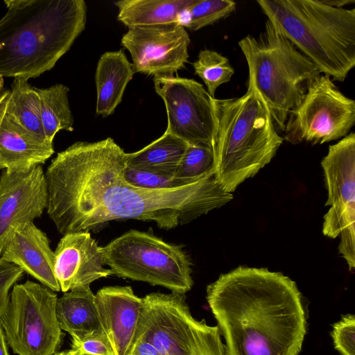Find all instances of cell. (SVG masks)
<instances>
[{
  "instance_id": "1",
  "label": "cell",
  "mask_w": 355,
  "mask_h": 355,
  "mask_svg": "<svg viewBox=\"0 0 355 355\" xmlns=\"http://www.w3.org/2000/svg\"><path fill=\"white\" fill-rule=\"evenodd\" d=\"M126 153L110 137L78 141L58 153L44 173L47 214L58 231L88 232L107 222L154 221L169 230L232 200L214 174L162 189L140 188L124 178Z\"/></svg>"
},
{
  "instance_id": "2",
  "label": "cell",
  "mask_w": 355,
  "mask_h": 355,
  "mask_svg": "<svg viewBox=\"0 0 355 355\" xmlns=\"http://www.w3.org/2000/svg\"><path fill=\"white\" fill-rule=\"evenodd\" d=\"M226 355H298L306 320L296 283L279 272L239 266L207 287Z\"/></svg>"
},
{
  "instance_id": "3",
  "label": "cell",
  "mask_w": 355,
  "mask_h": 355,
  "mask_svg": "<svg viewBox=\"0 0 355 355\" xmlns=\"http://www.w3.org/2000/svg\"><path fill=\"white\" fill-rule=\"evenodd\" d=\"M0 76L37 78L51 70L84 31L83 0H5Z\"/></svg>"
},
{
  "instance_id": "4",
  "label": "cell",
  "mask_w": 355,
  "mask_h": 355,
  "mask_svg": "<svg viewBox=\"0 0 355 355\" xmlns=\"http://www.w3.org/2000/svg\"><path fill=\"white\" fill-rule=\"evenodd\" d=\"M212 107L214 175L232 193L270 162L284 139L263 100L250 86L240 97L212 98Z\"/></svg>"
},
{
  "instance_id": "5",
  "label": "cell",
  "mask_w": 355,
  "mask_h": 355,
  "mask_svg": "<svg viewBox=\"0 0 355 355\" xmlns=\"http://www.w3.org/2000/svg\"><path fill=\"white\" fill-rule=\"evenodd\" d=\"M273 23L321 73L343 82L355 66V9L321 0H258Z\"/></svg>"
},
{
  "instance_id": "6",
  "label": "cell",
  "mask_w": 355,
  "mask_h": 355,
  "mask_svg": "<svg viewBox=\"0 0 355 355\" xmlns=\"http://www.w3.org/2000/svg\"><path fill=\"white\" fill-rule=\"evenodd\" d=\"M239 46L248 64V86L258 93L283 132L290 112L320 70L269 19L262 32L246 35Z\"/></svg>"
},
{
  "instance_id": "7",
  "label": "cell",
  "mask_w": 355,
  "mask_h": 355,
  "mask_svg": "<svg viewBox=\"0 0 355 355\" xmlns=\"http://www.w3.org/2000/svg\"><path fill=\"white\" fill-rule=\"evenodd\" d=\"M112 275L185 294L193 284L191 261L179 245L130 230L101 247Z\"/></svg>"
},
{
  "instance_id": "8",
  "label": "cell",
  "mask_w": 355,
  "mask_h": 355,
  "mask_svg": "<svg viewBox=\"0 0 355 355\" xmlns=\"http://www.w3.org/2000/svg\"><path fill=\"white\" fill-rule=\"evenodd\" d=\"M137 340L152 343L163 355H226L218 326L194 318L181 293L143 297Z\"/></svg>"
},
{
  "instance_id": "9",
  "label": "cell",
  "mask_w": 355,
  "mask_h": 355,
  "mask_svg": "<svg viewBox=\"0 0 355 355\" xmlns=\"http://www.w3.org/2000/svg\"><path fill=\"white\" fill-rule=\"evenodd\" d=\"M58 299L55 291L30 280L13 286L0 324L15 354L57 353L64 336L56 315Z\"/></svg>"
},
{
  "instance_id": "10",
  "label": "cell",
  "mask_w": 355,
  "mask_h": 355,
  "mask_svg": "<svg viewBox=\"0 0 355 355\" xmlns=\"http://www.w3.org/2000/svg\"><path fill=\"white\" fill-rule=\"evenodd\" d=\"M354 124L355 101L320 73L309 81L302 100L290 112L283 139L293 144H323L343 138Z\"/></svg>"
},
{
  "instance_id": "11",
  "label": "cell",
  "mask_w": 355,
  "mask_h": 355,
  "mask_svg": "<svg viewBox=\"0 0 355 355\" xmlns=\"http://www.w3.org/2000/svg\"><path fill=\"white\" fill-rule=\"evenodd\" d=\"M167 113L166 132L188 144L211 146L214 131L212 98L193 79L174 76L153 78Z\"/></svg>"
},
{
  "instance_id": "12",
  "label": "cell",
  "mask_w": 355,
  "mask_h": 355,
  "mask_svg": "<svg viewBox=\"0 0 355 355\" xmlns=\"http://www.w3.org/2000/svg\"><path fill=\"white\" fill-rule=\"evenodd\" d=\"M326 187L323 234L331 239L341 235L340 241H355V134L352 132L329 146L321 162Z\"/></svg>"
},
{
  "instance_id": "13",
  "label": "cell",
  "mask_w": 355,
  "mask_h": 355,
  "mask_svg": "<svg viewBox=\"0 0 355 355\" xmlns=\"http://www.w3.org/2000/svg\"><path fill=\"white\" fill-rule=\"evenodd\" d=\"M191 42L180 24L130 28L121 44L130 53L135 72L148 76H173L188 62Z\"/></svg>"
},
{
  "instance_id": "14",
  "label": "cell",
  "mask_w": 355,
  "mask_h": 355,
  "mask_svg": "<svg viewBox=\"0 0 355 355\" xmlns=\"http://www.w3.org/2000/svg\"><path fill=\"white\" fill-rule=\"evenodd\" d=\"M46 207V184L41 165L23 173L3 170L0 176V257L12 233L40 217Z\"/></svg>"
},
{
  "instance_id": "15",
  "label": "cell",
  "mask_w": 355,
  "mask_h": 355,
  "mask_svg": "<svg viewBox=\"0 0 355 355\" xmlns=\"http://www.w3.org/2000/svg\"><path fill=\"white\" fill-rule=\"evenodd\" d=\"M101 247L89 232L63 235L54 251V273L64 293L89 286L93 282L112 275L104 267Z\"/></svg>"
},
{
  "instance_id": "16",
  "label": "cell",
  "mask_w": 355,
  "mask_h": 355,
  "mask_svg": "<svg viewBox=\"0 0 355 355\" xmlns=\"http://www.w3.org/2000/svg\"><path fill=\"white\" fill-rule=\"evenodd\" d=\"M95 300L101 328L114 355H128L135 336L143 298L129 286H110L99 289Z\"/></svg>"
},
{
  "instance_id": "17",
  "label": "cell",
  "mask_w": 355,
  "mask_h": 355,
  "mask_svg": "<svg viewBox=\"0 0 355 355\" xmlns=\"http://www.w3.org/2000/svg\"><path fill=\"white\" fill-rule=\"evenodd\" d=\"M53 291H60L54 273V252L46 234L33 222L19 227L1 256Z\"/></svg>"
},
{
  "instance_id": "18",
  "label": "cell",
  "mask_w": 355,
  "mask_h": 355,
  "mask_svg": "<svg viewBox=\"0 0 355 355\" xmlns=\"http://www.w3.org/2000/svg\"><path fill=\"white\" fill-rule=\"evenodd\" d=\"M53 153V144L36 138L5 113L0 124V170L26 172Z\"/></svg>"
},
{
  "instance_id": "19",
  "label": "cell",
  "mask_w": 355,
  "mask_h": 355,
  "mask_svg": "<svg viewBox=\"0 0 355 355\" xmlns=\"http://www.w3.org/2000/svg\"><path fill=\"white\" fill-rule=\"evenodd\" d=\"M135 72L122 49L105 52L101 56L95 74L96 114L106 117L114 112Z\"/></svg>"
},
{
  "instance_id": "20",
  "label": "cell",
  "mask_w": 355,
  "mask_h": 355,
  "mask_svg": "<svg viewBox=\"0 0 355 355\" xmlns=\"http://www.w3.org/2000/svg\"><path fill=\"white\" fill-rule=\"evenodd\" d=\"M56 315L62 330L77 343L103 330L95 300L89 286L69 291L57 300Z\"/></svg>"
},
{
  "instance_id": "21",
  "label": "cell",
  "mask_w": 355,
  "mask_h": 355,
  "mask_svg": "<svg viewBox=\"0 0 355 355\" xmlns=\"http://www.w3.org/2000/svg\"><path fill=\"white\" fill-rule=\"evenodd\" d=\"M196 0H121L117 19L129 28L178 23Z\"/></svg>"
},
{
  "instance_id": "22",
  "label": "cell",
  "mask_w": 355,
  "mask_h": 355,
  "mask_svg": "<svg viewBox=\"0 0 355 355\" xmlns=\"http://www.w3.org/2000/svg\"><path fill=\"white\" fill-rule=\"evenodd\" d=\"M189 144L165 132L142 149L126 153V167L173 177Z\"/></svg>"
},
{
  "instance_id": "23",
  "label": "cell",
  "mask_w": 355,
  "mask_h": 355,
  "mask_svg": "<svg viewBox=\"0 0 355 355\" xmlns=\"http://www.w3.org/2000/svg\"><path fill=\"white\" fill-rule=\"evenodd\" d=\"M25 78H15L11 85L6 114L32 135L49 144L41 119L38 95Z\"/></svg>"
},
{
  "instance_id": "24",
  "label": "cell",
  "mask_w": 355,
  "mask_h": 355,
  "mask_svg": "<svg viewBox=\"0 0 355 355\" xmlns=\"http://www.w3.org/2000/svg\"><path fill=\"white\" fill-rule=\"evenodd\" d=\"M38 95L41 119L46 139L53 143L56 133L64 130H73V117L70 110L69 88L62 84L50 87H35Z\"/></svg>"
},
{
  "instance_id": "25",
  "label": "cell",
  "mask_w": 355,
  "mask_h": 355,
  "mask_svg": "<svg viewBox=\"0 0 355 355\" xmlns=\"http://www.w3.org/2000/svg\"><path fill=\"white\" fill-rule=\"evenodd\" d=\"M214 174L211 146L189 144L173 176L180 186L187 185Z\"/></svg>"
},
{
  "instance_id": "26",
  "label": "cell",
  "mask_w": 355,
  "mask_h": 355,
  "mask_svg": "<svg viewBox=\"0 0 355 355\" xmlns=\"http://www.w3.org/2000/svg\"><path fill=\"white\" fill-rule=\"evenodd\" d=\"M192 65L195 74L202 80L213 98L218 87L228 83L234 73V69L227 58L209 49L201 50Z\"/></svg>"
},
{
  "instance_id": "27",
  "label": "cell",
  "mask_w": 355,
  "mask_h": 355,
  "mask_svg": "<svg viewBox=\"0 0 355 355\" xmlns=\"http://www.w3.org/2000/svg\"><path fill=\"white\" fill-rule=\"evenodd\" d=\"M236 3L232 0H196L186 11L184 28L198 31L228 17L234 12Z\"/></svg>"
},
{
  "instance_id": "28",
  "label": "cell",
  "mask_w": 355,
  "mask_h": 355,
  "mask_svg": "<svg viewBox=\"0 0 355 355\" xmlns=\"http://www.w3.org/2000/svg\"><path fill=\"white\" fill-rule=\"evenodd\" d=\"M331 336L335 349L341 355H355V316L343 315L333 325Z\"/></svg>"
},
{
  "instance_id": "29",
  "label": "cell",
  "mask_w": 355,
  "mask_h": 355,
  "mask_svg": "<svg viewBox=\"0 0 355 355\" xmlns=\"http://www.w3.org/2000/svg\"><path fill=\"white\" fill-rule=\"evenodd\" d=\"M124 178L130 184L144 189H162L181 187L173 177L125 167Z\"/></svg>"
},
{
  "instance_id": "30",
  "label": "cell",
  "mask_w": 355,
  "mask_h": 355,
  "mask_svg": "<svg viewBox=\"0 0 355 355\" xmlns=\"http://www.w3.org/2000/svg\"><path fill=\"white\" fill-rule=\"evenodd\" d=\"M24 270L0 257V318L10 302L9 291L24 276Z\"/></svg>"
},
{
  "instance_id": "31",
  "label": "cell",
  "mask_w": 355,
  "mask_h": 355,
  "mask_svg": "<svg viewBox=\"0 0 355 355\" xmlns=\"http://www.w3.org/2000/svg\"><path fill=\"white\" fill-rule=\"evenodd\" d=\"M71 350L81 355H114L103 330L89 335L80 342L71 343Z\"/></svg>"
},
{
  "instance_id": "32",
  "label": "cell",
  "mask_w": 355,
  "mask_h": 355,
  "mask_svg": "<svg viewBox=\"0 0 355 355\" xmlns=\"http://www.w3.org/2000/svg\"><path fill=\"white\" fill-rule=\"evenodd\" d=\"M128 355H163L152 343L137 340L132 343Z\"/></svg>"
},
{
  "instance_id": "33",
  "label": "cell",
  "mask_w": 355,
  "mask_h": 355,
  "mask_svg": "<svg viewBox=\"0 0 355 355\" xmlns=\"http://www.w3.org/2000/svg\"><path fill=\"white\" fill-rule=\"evenodd\" d=\"M10 95V90H6L0 93V124L6 111Z\"/></svg>"
},
{
  "instance_id": "34",
  "label": "cell",
  "mask_w": 355,
  "mask_h": 355,
  "mask_svg": "<svg viewBox=\"0 0 355 355\" xmlns=\"http://www.w3.org/2000/svg\"><path fill=\"white\" fill-rule=\"evenodd\" d=\"M321 1L326 5L337 8H343V6L355 2L354 0H321Z\"/></svg>"
},
{
  "instance_id": "35",
  "label": "cell",
  "mask_w": 355,
  "mask_h": 355,
  "mask_svg": "<svg viewBox=\"0 0 355 355\" xmlns=\"http://www.w3.org/2000/svg\"><path fill=\"white\" fill-rule=\"evenodd\" d=\"M3 329L0 324V355H10Z\"/></svg>"
},
{
  "instance_id": "36",
  "label": "cell",
  "mask_w": 355,
  "mask_h": 355,
  "mask_svg": "<svg viewBox=\"0 0 355 355\" xmlns=\"http://www.w3.org/2000/svg\"><path fill=\"white\" fill-rule=\"evenodd\" d=\"M53 355H70V351L69 350V351L58 352V353H55Z\"/></svg>"
},
{
  "instance_id": "37",
  "label": "cell",
  "mask_w": 355,
  "mask_h": 355,
  "mask_svg": "<svg viewBox=\"0 0 355 355\" xmlns=\"http://www.w3.org/2000/svg\"><path fill=\"white\" fill-rule=\"evenodd\" d=\"M3 85V77H1V76H0V91H1V89H2Z\"/></svg>"
},
{
  "instance_id": "38",
  "label": "cell",
  "mask_w": 355,
  "mask_h": 355,
  "mask_svg": "<svg viewBox=\"0 0 355 355\" xmlns=\"http://www.w3.org/2000/svg\"><path fill=\"white\" fill-rule=\"evenodd\" d=\"M69 351H70V355H81V354H77L76 352H74L71 349H70Z\"/></svg>"
}]
</instances>
